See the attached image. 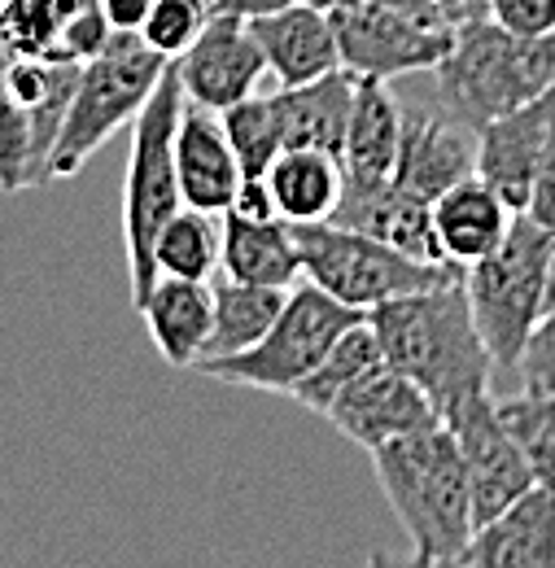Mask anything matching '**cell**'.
<instances>
[{"label":"cell","mask_w":555,"mask_h":568,"mask_svg":"<svg viewBox=\"0 0 555 568\" xmlns=\"http://www.w3.org/2000/svg\"><path fill=\"white\" fill-rule=\"evenodd\" d=\"M367 324L385 363L416 381L442 420L464 398L486 394L494 355L473 320L464 281L390 297L367 311Z\"/></svg>","instance_id":"6da1fadb"},{"label":"cell","mask_w":555,"mask_h":568,"mask_svg":"<svg viewBox=\"0 0 555 568\" xmlns=\"http://www.w3.org/2000/svg\"><path fill=\"white\" fill-rule=\"evenodd\" d=\"M367 455H372L376 486L385 490L398 525L412 538V560L460 565L477 534V520H473L468 473H464L455 433L437 420Z\"/></svg>","instance_id":"7a4b0ae2"},{"label":"cell","mask_w":555,"mask_h":568,"mask_svg":"<svg viewBox=\"0 0 555 568\" xmlns=\"http://www.w3.org/2000/svg\"><path fill=\"white\" fill-rule=\"evenodd\" d=\"M433 79H437V105L451 119L482 132L486 123L555 88V31L512 36L494 18L455 27V44L433 67Z\"/></svg>","instance_id":"3957f363"},{"label":"cell","mask_w":555,"mask_h":568,"mask_svg":"<svg viewBox=\"0 0 555 568\" xmlns=\"http://www.w3.org/2000/svg\"><path fill=\"white\" fill-rule=\"evenodd\" d=\"M167 67L171 58L153 53L140 40V31H114L110 44L79 67L67 123L44 162V184L79 175L97 149H105L128 123H137Z\"/></svg>","instance_id":"277c9868"},{"label":"cell","mask_w":555,"mask_h":568,"mask_svg":"<svg viewBox=\"0 0 555 568\" xmlns=\"http://www.w3.org/2000/svg\"><path fill=\"white\" fill-rule=\"evenodd\" d=\"M180 110H184V83L171 62L158 79L149 105L132 123V158H128V184H123V250H128L132 302H140L158 284L153 241L167 227V219L184 206L180 175H175Z\"/></svg>","instance_id":"5b68a950"},{"label":"cell","mask_w":555,"mask_h":568,"mask_svg":"<svg viewBox=\"0 0 555 568\" xmlns=\"http://www.w3.org/2000/svg\"><path fill=\"white\" fill-rule=\"evenodd\" d=\"M547 267H552V232L538 227L529 214H512L507 236L486 258L464 267L473 320L498 367L516 372L529 333L547 315Z\"/></svg>","instance_id":"8992f818"},{"label":"cell","mask_w":555,"mask_h":568,"mask_svg":"<svg viewBox=\"0 0 555 568\" xmlns=\"http://www.w3.org/2000/svg\"><path fill=\"white\" fill-rule=\"evenodd\" d=\"M367 311L346 306L342 297H333L329 288L315 281H297L289 288L284 306H280L276 324L268 328V337L250 351L232 358H206L198 363V372H206L223 385H241V389H263V394H289L320 358L337 346V337L363 324Z\"/></svg>","instance_id":"52a82bcc"},{"label":"cell","mask_w":555,"mask_h":568,"mask_svg":"<svg viewBox=\"0 0 555 568\" xmlns=\"http://www.w3.org/2000/svg\"><path fill=\"white\" fill-rule=\"evenodd\" d=\"M293 236L302 250V276L359 311H372L403 293L464 281V267L455 263H424L337 223H293Z\"/></svg>","instance_id":"ba28073f"},{"label":"cell","mask_w":555,"mask_h":568,"mask_svg":"<svg viewBox=\"0 0 555 568\" xmlns=\"http://www.w3.org/2000/svg\"><path fill=\"white\" fill-rule=\"evenodd\" d=\"M329 18L337 31L342 67L359 79L433 71L455 44V27H424L381 0H346Z\"/></svg>","instance_id":"9c48e42d"},{"label":"cell","mask_w":555,"mask_h":568,"mask_svg":"<svg viewBox=\"0 0 555 568\" xmlns=\"http://www.w3.org/2000/svg\"><path fill=\"white\" fill-rule=\"evenodd\" d=\"M442 425L451 428L455 442H460L464 473H468V495H473V520L477 525L494 520L507 503H516L529 486H538L525 450L516 446V437L498 420V403L490 394L464 398Z\"/></svg>","instance_id":"30bf717a"},{"label":"cell","mask_w":555,"mask_h":568,"mask_svg":"<svg viewBox=\"0 0 555 568\" xmlns=\"http://www.w3.org/2000/svg\"><path fill=\"white\" fill-rule=\"evenodd\" d=\"M175 71L184 83V97L206 105V110H228L263 88L272 74L268 53L254 36V27L236 13H214L202 36L175 58Z\"/></svg>","instance_id":"8fae6325"},{"label":"cell","mask_w":555,"mask_h":568,"mask_svg":"<svg viewBox=\"0 0 555 568\" xmlns=\"http://www.w3.org/2000/svg\"><path fill=\"white\" fill-rule=\"evenodd\" d=\"M324 420H333V428H342L354 446L376 450L385 442H398L407 433L437 425L442 416L412 376H403L390 363H376L372 372H363L354 385L337 394Z\"/></svg>","instance_id":"7c38bea8"},{"label":"cell","mask_w":555,"mask_h":568,"mask_svg":"<svg viewBox=\"0 0 555 568\" xmlns=\"http://www.w3.org/2000/svg\"><path fill=\"white\" fill-rule=\"evenodd\" d=\"M552 132H555V88L543 92L538 101H529V105L494 119V123H486L477 132V175L516 214H525V206H529L534 175H538V162L547 153Z\"/></svg>","instance_id":"4fadbf2b"},{"label":"cell","mask_w":555,"mask_h":568,"mask_svg":"<svg viewBox=\"0 0 555 568\" xmlns=\"http://www.w3.org/2000/svg\"><path fill=\"white\" fill-rule=\"evenodd\" d=\"M329 223L367 232V236H376L412 258H424V263H446L437 227H433V202L416 197L398 180H346L342 202Z\"/></svg>","instance_id":"5bb4252c"},{"label":"cell","mask_w":555,"mask_h":568,"mask_svg":"<svg viewBox=\"0 0 555 568\" xmlns=\"http://www.w3.org/2000/svg\"><path fill=\"white\" fill-rule=\"evenodd\" d=\"M477 175V128L446 110H407L394 180L424 202H437L451 184Z\"/></svg>","instance_id":"9a60e30c"},{"label":"cell","mask_w":555,"mask_h":568,"mask_svg":"<svg viewBox=\"0 0 555 568\" xmlns=\"http://www.w3.org/2000/svg\"><path fill=\"white\" fill-rule=\"evenodd\" d=\"M175 175H180L184 206L206 214L228 211L241 184V162L232 153L219 110H206L189 97H184L180 128H175Z\"/></svg>","instance_id":"2e32d148"},{"label":"cell","mask_w":555,"mask_h":568,"mask_svg":"<svg viewBox=\"0 0 555 568\" xmlns=\"http://www.w3.org/2000/svg\"><path fill=\"white\" fill-rule=\"evenodd\" d=\"M460 565L473 568H555V490L529 486L494 520L477 525Z\"/></svg>","instance_id":"e0dca14e"},{"label":"cell","mask_w":555,"mask_h":568,"mask_svg":"<svg viewBox=\"0 0 555 568\" xmlns=\"http://www.w3.org/2000/svg\"><path fill=\"white\" fill-rule=\"evenodd\" d=\"M250 27L268 53V67H272V79L280 88L320 79V74L342 67V49H337V31H333L329 9L297 0L289 9L250 18Z\"/></svg>","instance_id":"ac0fdd59"},{"label":"cell","mask_w":555,"mask_h":568,"mask_svg":"<svg viewBox=\"0 0 555 568\" xmlns=\"http://www.w3.org/2000/svg\"><path fill=\"white\" fill-rule=\"evenodd\" d=\"M137 311L158 355L171 367H198L202 346L210 337V324H214V288H210V281L158 276V284L137 302Z\"/></svg>","instance_id":"d6986e66"},{"label":"cell","mask_w":555,"mask_h":568,"mask_svg":"<svg viewBox=\"0 0 555 568\" xmlns=\"http://www.w3.org/2000/svg\"><path fill=\"white\" fill-rule=\"evenodd\" d=\"M354 88H359V74H350L346 67L320 74V79H306V83L276 88L284 149H324V153L342 158Z\"/></svg>","instance_id":"ffe728a7"},{"label":"cell","mask_w":555,"mask_h":568,"mask_svg":"<svg viewBox=\"0 0 555 568\" xmlns=\"http://www.w3.org/2000/svg\"><path fill=\"white\" fill-rule=\"evenodd\" d=\"M407 105L390 92V79H359L350 105L342 171L346 180H394Z\"/></svg>","instance_id":"44dd1931"},{"label":"cell","mask_w":555,"mask_h":568,"mask_svg":"<svg viewBox=\"0 0 555 568\" xmlns=\"http://www.w3.org/2000/svg\"><path fill=\"white\" fill-rule=\"evenodd\" d=\"M512 214L516 211L490 189L482 175H468V180L451 184L433 202V227H437V241H442L446 263L473 267L477 258H486L490 250L507 236Z\"/></svg>","instance_id":"7402d4cb"},{"label":"cell","mask_w":555,"mask_h":568,"mask_svg":"<svg viewBox=\"0 0 555 568\" xmlns=\"http://www.w3.org/2000/svg\"><path fill=\"white\" fill-rule=\"evenodd\" d=\"M223 254L219 272L245 284H289L302 281V250L293 236V223L284 219H245V214L223 211Z\"/></svg>","instance_id":"603a6c76"},{"label":"cell","mask_w":555,"mask_h":568,"mask_svg":"<svg viewBox=\"0 0 555 568\" xmlns=\"http://www.w3.org/2000/svg\"><path fill=\"white\" fill-rule=\"evenodd\" d=\"M342 158L324 149H280L268 166V189L284 223H329L342 202Z\"/></svg>","instance_id":"cb8c5ba5"},{"label":"cell","mask_w":555,"mask_h":568,"mask_svg":"<svg viewBox=\"0 0 555 568\" xmlns=\"http://www.w3.org/2000/svg\"><path fill=\"white\" fill-rule=\"evenodd\" d=\"M214 288V324H210V337L202 346V358H232L250 346H259L268 337V328L276 324L280 306L289 297V288H276V284H245L232 281V276H219L210 281Z\"/></svg>","instance_id":"d4e9b609"},{"label":"cell","mask_w":555,"mask_h":568,"mask_svg":"<svg viewBox=\"0 0 555 568\" xmlns=\"http://www.w3.org/2000/svg\"><path fill=\"white\" fill-rule=\"evenodd\" d=\"M219 254H223V223H219V214L193 211V206H180L167 219V227L158 232V241H153L158 276L214 281Z\"/></svg>","instance_id":"484cf974"},{"label":"cell","mask_w":555,"mask_h":568,"mask_svg":"<svg viewBox=\"0 0 555 568\" xmlns=\"http://www.w3.org/2000/svg\"><path fill=\"white\" fill-rule=\"evenodd\" d=\"M376 363H385V355H381V342H376L372 324L363 320V324H354V328H346V333L337 337V346L289 389V398L302 403V407L315 412V416H329V407L337 403V394H342L346 385H354L363 372H372Z\"/></svg>","instance_id":"4316f807"},{"label":"cell","mask_w":555,"mask_h":568,"mask_svg":"<svg viewBox=\"0 0 555 568\" xmlns=\"http://www.w3.org/2000/svg\"><path fill=\"white\" fill-rule=\"evenodd\" d=\"M219 119H223V132L232 141L236 162H241V175H268V166L284 149L276 92H254V97L219 110Z\"/></svg>","instance_id":"83f0119b"},{"label":"cell","mask_w":555,"mask_h":568,"mask_svg":"<svg viewBox=\"0 0 555 568\" xmlns=\"http://www.w3.org/2000/svg\"><path fill=\"white\" fill-rule=\"evenodd\" d=\"M498 420L525 450L534 481L555 490V398L552 394H512L498 403Z\"/></svg>","instance_id":"f1b7e54d"},{"label":"cell","mask_w":555,"mask_h":568,"mask_svg":"<svg viewBox=\"0 0 555 568\" xmlns=\"http://www.w3.org/2000/svg\"><path fill=\"white\" fill-rule=\"evenodd\" d=\"M0 36L18 58H49L62 62V18L53 0H4L0 4Z\"/></svg>","instance_id":"f546056e"},{"label":"cell","mask_w":555,"mask_h":568,"mask_svg":"<svg viewBox=\"0 0 555 568\" xmlns=\"http://www.w3.org/2000/svg\"><path fill=\"white\" fill-rule=\"evenodd\" d=\"M210 18H214V4L210 0H158L149 9L144 27H140V40L153 53H162V58L175 62L202 36V27H206Z\"/></svg>","instance_id":"4dcf8cb0"},{"label":"cell","mask_w":555,"mask_h":568,"mask_svg":"<svg viewBox=\"0 0 555 568\" xmlns=\"http://www.w3.org/2000/svg\"><path fill=\"white\" fill-rule=\"evenodd\" d=\"M31 189V114L0 88V193Z\"/></svg>","instance_id":"1f68e13d"},{"label":"cell","mask_w":555,"mask_h":568,"mask_svg":"<svg viewBox=\"0 0 555 568\" xmlns=\"http://www.w3.org/2000/svg\"><path fill=\"white\" fill-rule=\"evenodd\" d=\"M110 36H114V27H110L101 0L74 9L70 18H62V62H92L110 44Z\"/></svg>","instance_id":"d6a6232c"},{"label":"cell","mask_w":555,"mask_h":568,"mask_svg":"<svg viewBox=\"0 0 555 568\" xmlns=\"http://www.w3.org/2000/svg\"><path fill=\"white\" fill-rule=\"evenodd\" d=\"M516 372H521V385L529 394H552L555 398V306L538 320V328L529 333Z\"/></svg>","instance_id":"836d02e7"},{"label":"cell","mask_w":555,"mask_h":568,"mask_svg":"<svg viewBox=\"0 0 555 568\" xmlns=\"http://www.w3.org/2000/svg\"><path fill=\"white\" fill-rule=\"evenodd\" d=\"M490 18L512 36H552L555 0H490Z\"/></svg>","instance_id":"e575fe53"},{"label":"cell","mask_w":555,"mask_h":568,"mask_svg":"<svg viewBox=\"0 0 555 568\" xmlns=\"http://www.w3.org/2000/svg\"><path fill=\"white\" fill-rule=\"evenodd\" d=\"M228 211L245 214V219H280L276 202H272V189H268V175H241L236 197H232Z\"/></svg>","instance_id":"d590c367"},{"label":"cell","mask_w":555,"mask_h":568,"mask_svg":"<svg viewBox=\"0 0 555 568\" xmlns=\"http://www.w3.org/2000/svg\"><path fill=\"white\" fill-rule=\"evenodd\" d=\"M101 4H105V18L114 31H140L158 0H101Z\"/></svg>","instance_id":"8d00e7d4"},{"label":"cell","mask_w":555,"mask_h":568,"mask_svg":"<svg viewBox=\"0 0 555 568\" xmlns=\"http://www.w3.org/2000/svg\"><path fill=\"white\" fill-rule=\"evenodd\" d=\"M214 13H236V18H263V13H276V9H289L297 0H210Z\"/></svg>","instance_id":"74e56055"},{"label":"cell","mask_w":555,"mask_h":568,"mask_svg":"<svg viewBox=\"0 0 555 568\" xmlns=\"http://www.w3.org/2000/svg\"><path fill=\"white\" fill-rule=\"evenodd\" d=\"M381 4H390V9H398V13H407V18H416L424 27H451L437 0H381Z\"/></svg>","instance_id":"f35d334b"},{"label":"cell","mask_w":555,"mask_h":568,"mask_svg":"<svg viewBox=\"0 0 555 568\" xmlns=\"http://www.w3.org/2000/svg\"><path fill=\"white\" fill-rule=\"evenodd\" d=\"M437 4H442L451 27H468V22L490 18V0H437Z\"/></svg>","instance_id":"ab89813d"},{"label":"cell","mask_w":555,"mask_h":568,"mask_svg":"<svg viewBox=\"0 0 555 568\" xmlns=\"http://www.w3.org/2000/svg\"><path fill=\"white\" fill-rule=\"evenodd\" d=\"M13 62H18V53H13V49H9V40L0 36V88H4V74H9Z\"/></svg>","instance_id":"60d3db41"},{"label":"cell","mask_w":555,"mask_h":568,"mask_svg":"<svg viewBox=\"0 0 555 568\" xmlns=\"http://www.w3.org/2000/svg\"><path fill=\"white\" fill-rule=\"evenodd\" d=\"M555 306V236H552V267H547V311Z\"/></svg>","instance_id":"b9f144b4"},{"label":"cell","mask_w":555,"mask_h":568,"mask_svg":"<svg viewBox=\"0 0 555 568\" xmlns=\"http://www.w3.org/2000/svg\"><path fill=\"white\" fill-rule=\"evenodd\" d=\"M0 4H4V0H0Z\"/></svg>","instance_id":"7bdbcfd3"}]
</instances>
